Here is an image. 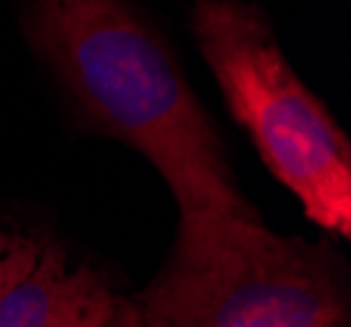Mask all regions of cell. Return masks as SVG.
I'll list each match as a JSON object with an SVG mask.
<instances>
[{
	"instance_id": "obj_1",
	"label": "cell",
	"mask_w": 351,
	"mask_h": 327,
	"mask_svg": "<svg viewBox=\"0 0 351 327\" xmlns=\"http://www.w3.org/2000/svg\"><path fill=\"white\" fill-rule=\"evenodd\" d=\"M21 27L89 123L155 165L181 220H260L176 53L129 0H27Z\"/></svg>"
},
{
	"instance_id": "obj_2",
	"label": "cell",
	"mask_w": 351,
	"mask_h": 327,
	"mask_svg": "<svg viewBox=\"0 0 351 327\" xmlns=\"http://www.w3.org/2000/svg\"><path fill=\"white\" fill-rule=\"evenodd\" d=\"M189 27L265 168L299 199L312 223L349 238V136L296 76L263 8L247 0H197Z\"/></svg>"
},
{
	"instance_id": "obj_3",
	"label": "cell",
	"mask_w": 351,
	"mask_h": 327,
	"mask_svg": "<svg viewBox=\"0 0 351 327\" xmlns=\"http://www.w3.org/2000/svg\"><path fill=\"white\" fill-rule=\"evenodd\" d=\"M145 327H341L336 257L244 218L178 220L173 252L136 296Z\"/></svg>"
},
{
	"instance_id": "obj_4",
	"label": "cell",
	"mask_w": 351,
	"mask_h": 327,
	"mask_svg": "<svg viewBox=\"0 0 351 327\" xmlns=\"http://www.w3.org/2000/svg\"><path fill=\"white\" fill-rule=\"evenodd\" d=\"M116 304L100 272L71 267L60 246L43 244L29 272L0 296V327H103Z\"/></svg>"
},
{
	"instance_id": "obj_5",
	"label": "cell",
	"mask_w": 351,
	"mask_h": 327,
	"mask_svg": "<svg viewBox=\"0 0 351 327\" xmlns=\"http://www.w3.org/2000/svg\"><path fill=\"white\" fill-rule=\"evenodd\" d=\"M40 241L27 238L21 233H11L0 228V296L14 285L19 278H24L32 270L37 254H40Z\"/></svg>"
},
{
	"instance_id": "obj_6",
	"label": "cell",
	"mask_w": 351,
	"mask_h": 327,
	"mask_svg": "<svg viewBox=\"0 0 351 327\" xmlns=\"http://www.w3.org/2000/svg\"><path fill=\"white\" fill-rule=\"evenodd\" d=\"M103 327H145V322H142V314H139L134 301L118 298L116 312L110 314V319Z\"/></svg>"
}]
</instances>
